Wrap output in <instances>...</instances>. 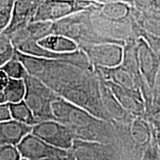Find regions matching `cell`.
Returning <instances> with one entry per match:
<instances>
[{"mask_svg":"<svg viewBox=\"0 0 160 160\" xmlns=\"http://www.w3.org/2000/svg\"><path fill=\"white\" fill-rule=\"evenodd\" d=\"M15 53L29 75L42 82L60 97L74 91L96 76L95 69L87 71L69 60L34 57L17 50Z\"/></svg>","mask_w":160,"mask_h":160,"instance_id":"cell-1","label":"cell"},{"mask_svg":"<svg viewBox=\"0 0 160 160\" xmlns=\"http://www.w3.org/2000/svg\"><path fill=\"white\" fill-rule=\"evenodd\" d=\"M54 120L72 130L75 139L113 143V124L59 97L52 105Z\"/></svg>","mask_w":160,"mask_h":160,"instance_id":"cell-2","label":"cell"},{"mask_svg":"<svg viewBox=\"0 0 160 160\" xmlns=\"http://www.w3.org/2000/svg\"><path fill=\"white\" fill-rule=\"evenodd\" d=\"M88 10L93 27L103 37L122 45L128 40L137 39L133 31L134 18L129 4L97 2Z\"/></svg>","mask_w":160,"mask_h":160,"instance_id":"cell-3","label":"cell"},{"mask_svg":"<svg viewBox=\"0 0 160 160\" xmlns=\"http://www.w3.org/2000/svg\"><path fill=\"white\" fill-rule=\"evenodd\" d=\"M52 34L65 36L74 41L79 48L89 44L113 42L97 31L91 22L88 9L53 22Z\"/></svg>","mask_w":160,"mask_h":160,"instance_id":"cell-4","label":"cell"},{"mask_svg":"<svg viewBox=\"0 0 160 160\" xmlns=\"http://www.w3.org/2000/svg\"><path fill=\"white\" fill-rule=\"evenodd\" d=\"M26 93L24 100L38 122L54 119L52 105L59 97L54 91L39 79L28 74L24 78Z\"/></svg>","mask_w":160,"mask_h":160,"instance_id":"cell-5","label":"cell"},{"mask_svg":"<svg viewBox=\"0 0 160 160\" xmlns=\"http://www.w3.org/2000/svg\"><path fill=\"white\" fill-rule=\"evenodd\" d=\"M96 2L92 0H44L33 22H54L85 11Z\"/></svg>","mask_w":160,"mask_h":160,"instance_id":"cell-6","label":"cell"},{"mask_svg":"<svg viewBox=\"0 0 160 160\" xmlns=\"http://www.w3.org/2000/svg\"><path fill=\"white\" fill-rule=\"evenodd\" d=\"M32 133L57 148L69 151L75 136L72 130L57 120L39 122L32 128Z\"/></svg>","mask_w":160,"mask_h":160,"instance_id":"cell-7","label":"cell"},{"mask_svg":"<svg viewBox=\"0 0 160 160\" xmlns=\"http://www.w3.org/2000/svg\"><path fill=\"white\" fill-rule=\"evenodd\" d=\"M123 46L118 43L101 42L82 45V50L87 56L93 68H113L122 61Z\"/></svg>","mask_w":160,"mask_h":160,"instance_id":"cell-8","label":"cell"},{"mask_svg":"<svg viewBox=\"0 0 160 160\" xmlns=\"http://www.w3.org/2000/svg\"><path fill=\"white\" fill-rule=\"evenodd\" d=\"M69 151L76 160H121L113 143L75 139Z\"/></svg>","mask_w":160,"mask_h":160,"instance_id":"cell-9","label":"cell"},{"mask_svg":"<svg viewBox=\"0 0 160 160\" xmlns=\"http://www.w3.org/2000/svg\"><path fill=\"white\" fill-rule=\"evenodd\" d=\"M17 147L22 158L28 160H40L51 157H65L68 153V151L53 147L32 133L26 135Z\"/></svg>","mask_w":160,"mask_h":160,"instance_id":"cell-10","label":"cell"},{"mask_svg":"<svg viewBox=\"0 0 160 160\" xmlns=\"http://www.w3.org/2000/svg\"><path fill=\"white\" fill-rule=\"evenodd\" d=\"M137 44L140 71L146 83L153 92L160 66V53L152 48L143 38H137Z\"/></svg>","mask_w":160,"mask_h":160,"instance_id":"cell-11","label":"cell"},{"mask_svg":"<svg viewBox=\"0 0 160 160\" xmlns=\"http://www.w3.org/2000/svg\"><path fill=\"white\" fill-rule=\"evenodd\" d=\"M104 81L129 114L133 117L146 118L147 108L145 99L140 90L126 88L111 82Z\"/></svg>","mask_w":160,"mask_h":160,"instance_id":"cell-12","label":"cell"},{"mask_svg":"<svg viewBox=\"0 0 160 160\" xmlns=\"http://www.w3.org/2000/svg\"><path fill=\"white\" fill-rule=\"evenodd\" d=\"M43 2L44 0H15L12 7L11 22L3 33L9 37L32 22Z\"/></svg>","mask_w":160,"mask_h":160,"instance_id":"cell-13","label":"cell"},{"mask_svg":"<svg viewBox=\"0 0 160 160\" xmlns=\"http://www.w3.org/2000/svg\"><path fill=\"white\" fill-rule=\"evenodd\" d=\"M99 79L100 90H101L103 105L111 119V123L113 125H117V124L122 125H130L136 117H133L125 111L115 96L113 95V93H112L110 88L105 82V81L100 77Z\"/></svg>","mask_w":160,"mask_h":160,"instance_id":"cell-14","label":"cell"},{"mask_svg":"<svg viewBox=\"0 0 160 160\" xmlns=\"http://www.w3.org/2000/svg\"><path fill=\"white\" fill-rule=\"evenodd\" d=\"M51 22H32L22 29L9 36L14 48L29 41H39L42 38L52 34Z\"/></svg>","mask_w":160,"mask_h":160,"instance_id":"cell-15","label":"cell"},{"mask_svg":"<svg viewBox=\"0 0 160 160\" xmlns=\"http://www.w3.org/2000/svg\"><path fill=\"white\" fill-rule=\"evenodd\" d=\"M94 69L97 75L105 81L126 88L140 90L134 77L122 64L113 68H94Z\"/></svg>","mask_w":160,"mask_h":160,"instance_id":"cell-16","label":"cell"},{"mask_svg":"<svg viewBox=\"0 0 160 160\" xmlns=\"http://www.w3.org/2000/svg\"><path fill=\"white\" fill-rule=\"evenodd\" d=\"M32 126L15 119L0 122V145L17 146L24 137L31 133Z\"/></svg>","mask_w":160,"mask_h":160,"instance_id":"cell-17","label":"cell"},{"mask_svg":"<svg viewBox=\"0 0 160 160\" xmlns=\"http://www.w3.org/2000/svg\"><path fill=\"white\" fill-rule=\"evenodd\" d=\"M130 135L134 143L140 148L147 150L154 140V133L147 119L136 117L128 125Z\"/></svg>","mask_w":160,"mask_h":160,"instance_id":"cell-18","label":"cell"},{"mask_svg":"<svg viewBox=\"0 0 160 160\" xmlns=\"http://www.w3.org/2000/svg\"><path fill=\"white\" fill-rule=\"evenodd\" d=\"M37 42L43 48L53 53H67L79 50V46L74 41L59 34H50Z\"/></svg>","mask_w":160,"mask_h":160,"instance_id":"cell-19","label":"cell"},{"mask_svg":"<svg viewBox=\"0 0 160 160\" xmlns=\"http://www.w3.org/2000/svg\"><path fill=\"white\" fill-rule=\"evenodd\" d=\"M10 105L12 119L30 126H34L39 122L36 119L34 114L27 105L25 100Z\"/></svg>","mask_w":160,"mask_h":160,"instance_id":"cell-20","label":"cell"},{"mask_svg":"<svg viewBox=\"0 0 160 160\" xmlns=\"http://www.w3.org/2000/svg\"><path fill=\"white\" fill-rule=\"evenodd\" d=\"M5 97L7 103H17L24 100L26 85L24 79H11L5 88Z\"/></svg>","mask_w":160,"mask_h":160,"instance_id":"cell-21","label":"cell"},{"mask_svg":"<svg viewBox=\"0 0 160 160\" xmlns=\"http://www.w3.org/2000/svg\"><path fill=\"white\" fill-rule=\"evenodd\" d=\"M11 79H24L28 74L23 63L18 59L16 53L9 61L0 68Z\"/></svg>","mask_w":160,"mask_h":160,"instance_id":"cell-22","label":"cell"},{"mask_svg":"<svg viewBox=\"0 0 160 160\" xmlns=\"http://www.w3.org/2000/svg\"><path fill=\"white\" fill-rule=\"evenodd\" d=\"M128 4L139 11L160 16V0H128Z\"/></svg>","mask_w":160,"mask_h":160,"instance_id":"cell-23","label":"cell"},{"mask_svg":"<svg viewBox=\"0 0 160 160\" xmlns=\"http://www.w3.org/2000/svg\"><path fill=\"white\" fill-rule=\"evenodd\" d=\"M16 49L10 37L5 33H0V62L2 66L15 54Z\"/></svg>","mask_w":160,"mask_h":160,"instance_id":"cell-24","label":"cell"},{"mask_svg":"<svg viewBox=\"0 0 160 160\" xmlns=\"http://www.w3.org/2000/svg\"><path fill=\"white\" fill-rule=\"evenodd\" d=\"M22 156L15 145H0V160H21Z\"/></svg>","mask_w":160,"mask_h":160,"instance_id":"cell-25","label":"cell"},{"mask_svg":"<svg viewBox=\"0 0 160 160\" xmlns=\"http://www.w3.org/2000/svg\"><path fill=\"white\" fill-rule=\"evenodd\" d=\"M13 5L0 6V33H3L9 25L11 19Z\"/></svg>","mask_w":160,"mask_h":160,"instance_id":"cell-26","label":"cell"},{"mask_svg":"<svg viewBox=\"0 0 160 160\" xmlns=\"http://www.w3.org/2000/svg\"><path fill=\"white\" fill-rule=\"evenodd\" d=\"M146 119L154 131H160V107L153 105L146 113Z\"/></svg>","mask_w":160,"mask_h":160,"instance_id":"cell-27","label":"cell"},{"mask_svg":"<svg viewBox=\"0 0 160 160\" xmlns=\"http://www.w3.org/2000/svg\"><path fill=\"white\" fill-rule=\"evenodd\" d=\"M12 119L9 103H0V122Z\"/></svg>","mask_w":160,"mask_h":160,"instance_id":"cell-28","label":"cell"},{"mask_svg":"<svg viewBox=\"0 0 160 160\" xmlns=\"http://www.w3.org/2000/svg\"><path fill=\"white\" fill-rule=\"evenodd\" d=\"M155 94H160V66L157 77V79H156L155 87L154 89H153V95Z\"/></svg>","mask_w":160,"mask_h":160,"instance_id":"cell-29","label":"cell"},{"mask_svg":"<svg viewBox=\"0 0 160 160\" xmlns=\"http://www.w3.org/2000/svg\"><path fill=\"white\" fill-rule=\"evenodd\" d=\"M153 133H154V137H155L156 142H157V146L158 148H159V149L160 150V131H156L153 129Z\"/></svg>","mask_w":160,"mask_h":160,"instance_id":"cell-30","label":"cell"},{"mask_svg":"<svg viewBox=\"0 0 160 160\" xmlns=\"http://www.w3.org/2000/svg\"><path fill=\"white\" fill-rule=\"evenodd\" d=\"M2 87L0 86V103L6 102L5 101V91Z\"/></svg>","mask_w":160,"mask_h":160,"instance_id":"cell-31","label":"cell"},{"mask_svg":"<svg viewBox=\"0 0 160 160\" xmlns=\"http://www.w3.org/2000/svg\"><path fill=\"white\" fill-rule=\"evenodd\" d=\"M153 105L160 107V94L153 95Z\"/></svg>","mask_w":160,"mask_h":160,"instance_id":"cell-32","label":"cell"},{"mask_svg":"<svg viewBox=\"0 0 160 160\" xmlns=\"http://www.w3.org/2000/svg\"><path fill=\"white\" fill-rule=\"evenodd\" d=\"M92 1L98 2H122L128 4V0H92Z\"/></svg>","mask_w":160,"mask_h":160,"instance_id":"cell-33","label":"cell"},{"mask_svg":"<svg viewBox=\"0 0 160 160\" xmlns=\"http://www.w3.org/2000/svg\"><path fill=\"white\" fill-rule=\"evenodd\" d=\"M62 160H76V159L73 156V154L71 153V152L68 151V154L66 155L65 157H64Z\"/></svg>","mask_w":160,"mask_h":160,"instance_id":"cell-34","label":"cell"},{"mask_svg":"<svg viewBox=\"0 0 160 160\" xmlns=\"http://www.w3.org/2000/svg\"><path fill=\"white\" fill-rule=\"evenodd\" d=\"M64 157H47L44 158L40 160H62Z\"/></svg>","mask_w":160,"mask_h":160,"instance_id":"cell-35","label":"cell"},{"mask_svg":"<svg viewBox=\"0 0 160 160\" xmlns=\"http://www.w3.org/2000/svg\"><path fill=\"white\" fill-rule=\"evenodd\" d=\"M21 160H28V159H25V158H22V159Z\"/></svg>","mask_w":160,"mask_h":160,"instance_id":"cell-36","label":"cell"},{"mask_svg":"<svg viewBox=\"0 0 160 160\" xmlns=\"http://www.w3.org/2000/svg\"><path fill=\"white\" fill-rule=\"evenodd\" d=\"M1 67H2V63L0 62V68H1Z\"/></svg>","mask_w":160,"mask_h":160,"instance_id":"cell-37","label":"cell"}]
</instances>
